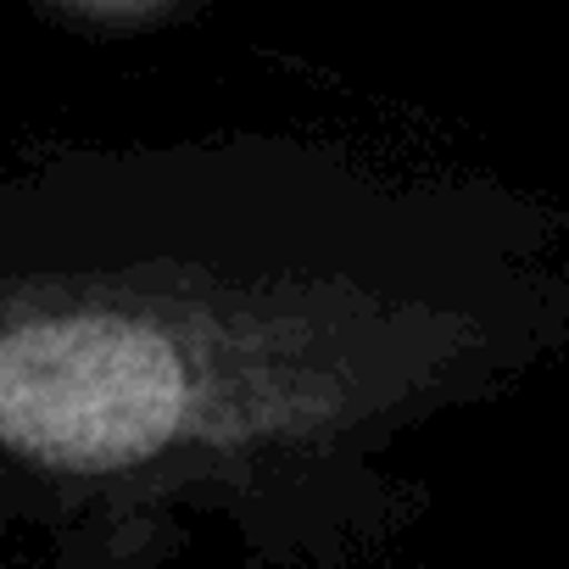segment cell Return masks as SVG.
Listing matches in <instances>:
<instances>
[{
  "label": "cell",
  "instance_id": "1",
  "mask_svg": "<svg viewBox=\"0 0 569 569\" xmlns=\"http://www.w3.org/2000/svg\"><path fill=\"white\" fill-rule=\"evenodd\" d=\"M475 336L352 279L201 268L12 279L0 447L57 491H168L268 452L330 447L436 397Z\"/></svg>",
  "mask_w": 569,
  "mask_h": 569
}]
</instances>
